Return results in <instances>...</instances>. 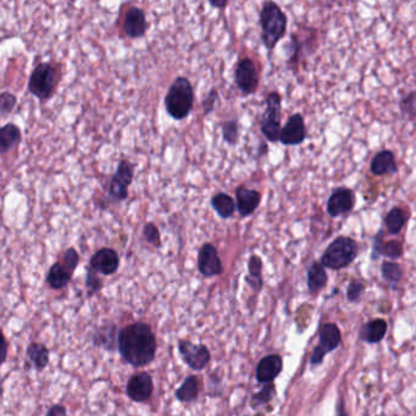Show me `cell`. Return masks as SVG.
Returning <instances> with one entry per match:
<instances>
[{
    "mask_svg": "<svg viewBox=\"0 0 416 416\" xmlns=\"http://www.w3.org/2000/svg\"><path fill=\"white\" fill-rule=\"evenodd\" d=\"M263 260L258 255H251L248 260V276L246 282L255 292L261 291L263 288Z\"/></svg>",
    "mask_w": 416,
    "mask_h": 416,
    "instance_id": "obj_27",
    "label": "cell"
},
{
    "mask_svg": "<svg viewBox=\"0 0 416 416\" xmlns=\"http://www.w3.org/2000/svg\"><path fill=\"white\" fill-rule=\"evenodd\" d=\"M409 216L407 213L403 210L399 206H394L391 210L385 215L384 218V225L389 234H399L402 232L403 228L405 227Z\"/></svg>",
    "mask_w": 416,
    "mask_h": 416,
    "instance_id": "obj_24",
    "label": "cell"
},
{
    "mask_svg": "<svg viewBox=\"0 0 416 416\" xmlns=\"http://www.w3.org/2000/svg\"><path fill=\"white\" fill-rule=\"evenodd\" d=\"M261 40L268 52H273L278 42L286 35L288 18L280 5L266 1L259 13Z\"/></svg>",
    "mask_w": 416,
    "mask_h": 416,
    "instance_id": "obj_3",
    "label": "cell"
},
{
    "mask_svg": "<svg viewBox=\"0 0 416 416\" xmlns=\"http://www.w3.org/2000/svg\"><path fill=\"white\" fill-rule=\"evenodd\" d=\"M21 142V130L15 124L0 127V154L10 152Z\"/></svg>",
    "mask_w": 416,
    "mask_h": 416,
    "instance_id": "obj_25",
    "label": "cell"
},
{
    "mask_svg": "<svg viewBox=\"0 0 416 416\" xmlns=\"http://www.w3.org/2000/svg\"><path fill=\"white\" fill-rule=\"evenodd\" d=\"M80 263V255L77 253L75 248H69L65 253H64L63 264L66 266L70 271L75 273L77 265Z\"/></svg>",
    "mask_w": 416,
    "mask_h": 416,
    "instance_id": "obj_39",
    "label": "cell"
},
{
    "mask_svg": "<svg viewBox=\"0 0 416 416\" xmlns=\"http://www.w3.org/2000/svg\"><path fill=\"white\" fill-rule=\"evenodd\" d=\"M179 353L193 370H201L210 362V352L206 345H194L189 340H179Z\"/></svg>",
    "mask_w": 416,
    "mask_h": 416,
    "instance_id": "obj_13",
    "label": "cell"
},
{
    "mask_svg": "<svg viewBox=\"0 0 416 416\" xmlns=\"http://www.w3.org/2000/svg\"><path fill=\"white\" fill-rule=\"evenodd\" d=\"M364 288H365V286L360 281L353 280V281L350 282L348 291H347V298H348L349 302H357V300L360 299Z\"/></svg>",
    "mask_w": 416,
    "mask_h": 416,
    "instance_id": "obj_40",
    "label": "cell"
},
{
    "mask_svg": "<svg viewBox=\"0 0 416 416\" xmlns=\"http://www.w3.org/2000/svg\"><path fill=\"white\" fill-rule=\"evenodd\" d=\"M236 210L242 219H246L248 216L254 214L261 203V193L253 188H248L244 184H239L236 191Z\"/></svg>",
    "mask_w": 416,
    "mask_h": 416,
    "instance_id": "obj_14",
    "label": "cell"
},
{
    "mask_svg": "<svg viewBox=\"0 0 416 416\" xmlns=\"http://www.w3.org/2000/svg\"><path fill=\"white\" fill-rule=\"evenodd\" d=\"M283 362L278 354L266 355L260 360L256 367V380L260 384H271L282 372Z\"/></svg>",
    "mask_w": 416,
    "mask_h": 416,
    "instance_id": "obj_19",
    "label": "cell"
},
{
    "mask_svg": "<svg viewBox=\"0 0 416 416\" xmlns=\"http://www.w3.org/2000/svg\"><path fill=\"white\" fill-rule=\"evenodd\" d=\"M143 237L145 241L155 248L161 246V236L157 225L153 222H148L143 228Z\"/></svg>",
    "mask_w": 416,
    "mask_h": 416,
    "instance_id": "obj_35",
    "label": "cell"
},
{
    "mask_svg": "<svg viewBox=\"0 0 416 416\" xmlns=\"http://www.w3.org/2000/svg\"><path fill=\"white\" fill-rule=\"evenodd\" d=\"M72 273L63 263L58 261L50 266L47 282L53 290H63L71 281Z\"/></svg>",
    "mask_w": 416,
    "mask_h": 416,
    "instance_id": "obj_23",
    "label": "cell"
},
{
    "mask_svg": "<svg viewBox=\"0 0 416 416\" xmlns=\"http://www.w3.org/2000/svg\"><path fill=\"white\" fill-rule=\"evenodd\" d=\"M355 194L350 188L338 187L327 199V214L330 215L332 219L349 215L355 208Z\"/></svg>",
    "mask_w": 416,
    "mask_h": 416,
    "instance_id": "obj_10",
    "label": "cell"
},
{
    "mask_svg": "<svg viewBox=\"0 0 416 416\" xmlns=\"http://www.w3.org/2000/svg\"><path fill=\"white\" fill-rule=\"evenodd\" d=\"M381 273L386 282H388L389 285L393 287L397 286L403 278L402 266L396 261H389V260L384 261L381 266Z\"/></svg>",
    "mask_w": 416,
    "mask_h": 416,
    "instance_id": "obj_31",
    "label": "cell"
},
{
    "mask_svg": "<svg viewBox=\"0 0 416 416\" xmlns=\"http://www.w3.org/2000/svg\"><path fill=\"white\" fill-rule=\"evenodd\" d=\"M222 138L228 145H236L239 141L238 120H227L222 124Z\"/></svg>",
    "mask_w": 416,
    "mask_h": 416,
    "instance_id": "obj_32",
    "label": "cell"
},
{
    "mask_svg": "<svg viewBox=\"0 0 416 416\" xmlns=\"http://www.w3.org/2000/svg\"><path fill=\"white\" fill-rule=\"evenodd\" d=\"M148 23L145 13L141 8L132 6L127 10L124 18V32L130 38H141L147 33Z\"/></svg>",
    "mask_w": 416,
    "mask_h": 416,
    "instance_id": "obj_17",
    "label": "cell"
},
{
    "mask_svg": "<svg viewBox=\"0 0 416 416\" xmlns=\"http://www.w3.org/2000/svg\"><path fill=\"white\" fill-rule=\"evenodd\" d=\"M6 355H8V342L4 333L0 331V365L6 360Z\"/></svg>",
    "mask_w": 416,
    "mask_h": 416,
    "instance_id": "obj_41",
    "label": "cell"
},
{
    "mask_svg": "<svg viewBox=\"0 0 416 416\" xmlns=\"http://www.w3.org/2000/svg\"><path fill=\"white\" fill-rule=\"evenodd\" d=\"M259 72L251 58H242L234 67V83L244 95L254 94L259 87Z\"/></svg>",
    "mask_w": 416,
    "mask_h": 416,
    "instance_id": "obj_7",
    "label": "cell"
},
{
    "mask_svg": "<svg viewBox=\"0 0 416 416\" xmlns=\"http://www.w3.org/2000/svg\"><path fill=\"white\" fill-rule=\"evenodd\" d=\"M85 286L88 290V295H93L102 290L103 281H102V278H99L98 273H94L93 270L90 268L87 273V278H85Z\"/></svg>",
    "mask_w": 416,
    "mask_h": 416,
    "instance_id": "obj_37",
    "label": "cell"
},
{
    "mask_svg": "<svg viewBox=\"0 0 416 416\" xmlns=\"http://www.w3.org/2000/svg\"><path fill=\"white\" fill-rule=\"evenodd\" d=\"M134 176V165L129 160H121L115 174L109 184V194L112 199L122 201L129 197L130 187Z\"/></svg>",
    "mask_w": 416,
    "mask_h": 416,
    "instance_id": "obj_8",
    "label": "cell"
},
{
    "mask_svg": "<svg viewBox=\"0 0 416 416\" xmlns=\"http://www.w3.org/2000/svg\"><path fill=\"white\" fill-rule=\"evenodd\" d=\"M265 104H266V109H265L263 117L260 120V131L268 142L275 143V142H278V139H280V132L282 129L281 94L278 92L268 93Z\"/></svg>",
    "mask_w": 416,
    "mask_h": 416,
    "instance_id": "obj_6",
    "label": "cell"
},
{
    "mask_svg": "<svg viewBox=\"0 0 416 416\" xmlns=\"http://www.w3.org/2000/svg\"><path fill=\"white\" fill-rule=\"evenodd\" d=\"M307 139V127H305L304 117L299 112H295L288 117L285 126L280 132V142L283 145H300Z\"/></svg>",
    "mask_w": 416,
    "mask_h": 416,
    "instance_id": "obj_12",
    "label": "cell"
},
{
    "mask_svg": "<svg viewBox=\"0 0 416 416\" xmlns=\"http://www.w3.org/2000/svg\"><path fill=\"white\" fill-rule=\"evenodd\" d=\"M198 270L204 278H214L224 273V264L213 243H204L198 251Z\"/></svg>",
    "mask_w": 416,
    "mask_h": 416,
    "instance_id": "obj_11",
    "label": "cell"
},
{
    "mask_svg": "<svg viewBox=\"0 0 416 416\" xmlns=\"http://www.w3.org/2000/svg\"><path fill=\"white\" fill-rule=\"evenodd\" d=\"M196 93L192 82L187 77H176L165 95L166 112L176 121L184 120L194 109Z\"/></svg>",
    "mask_w": 416,
    "mask_h": 416,
    "instance_id": "obj_2",
    "label": "cell"
},
{
    "mask_svg": "<svg viewBox=\"0 0 416 416\" xmlns=\"http://www.w3.org/2000/svg\"><path fill=\"white\" fill-rule=\"evenodd\" d=\"M384 230L376 233L372 244V259H377L379 256H387L388 259H399L403 255V244L397 239L385 242L384 239Z\"/></svg>",
    "mask_w": 416,
    "mask_h": 416,
    "instance_id": "obj_18",
    "label": "cell"
},
{
    "mask_svg": "<svg viewBox=\"0 0 416 416\" xmlns=\"http://www.w3.org/2000/svg\"><path fill=\"white\" fill-rule=\"evenodd\" d=\"M275 394H276V389H275L273 382L271 384H266V386H264V388L251 397V407L255 409V408L260 407V405H264V404L270 402L273 398Z\"/></svg>",
    "mask_w": 416,
    "mask_h": 416,
    "instance_id": "obj_33",
    "label": "cell"
},
{
    "mask_svg": "<svg viewBox=\"0 0 416 416\" xmlns=\"http://www.w3.org/2000/svg\"><path fill=\"white\" fill-rule=\"evenodd\" d=\"M219 102V90L216 88H211L206 98L203 99V110H204V115H209L214 112L216 104Z\"/></svg>",
    "mask_w": 416,
    "mask_h": 416,
    "instance_id": "obj_38",
    "label": "cell"
},
{
    "mask_svg": "<svg viewBox=\"0 0 416 416\" xmlns=\"http://www.w3.org/2000/svg\"><path fill=\"white\" fill-rule=\"evenodd\" d=\"M308 288L311 293L321 291L323 287L326 286L328 278H327L326 270L319 261H313L308 268Z\"/></svg>",
    "mask_w": 416,
    "mask_h": 416,
    "instance_id": "obj_26",
    "label": "cell"
},
{
    "mask_svg": "<svg viewBox=\"0 0 416 416\" xmlns=\"http://www.w3.org/2000/svg\"><path fill=\"white\" fill-rule=\"evenodd\" d=\"M115 335H117L115 325L109 323L107 326L100 327L94 335V345L105 347V348L112 350L114 342H115Z\"/></svg>",
    "mask_w": 416,
    "mask_h": 416,
    "instance_id": "obj_30",
    "label": "cell"
},
{
    "mask_svg": "<svg viewBox=\"0 0 416 416\" xmlns=\"http://www.w3.org/2000/svg\"><path fill=\"white\" fill-rule=\"evenodd\" d=\"M358 242L347 236H338L328 244L321 256L320 264L330 270H342L357 259Z\"/></svg>",
    "mask_w": 416,
    "mask_h": 416,
    "instance_id": "obj_4",
    "label": "cell"
},
{
    "mask_svg": "<svg viewBox=\"0 0 416 416\" xmlns=\"http://www.w3.org/2000/svg\"><path fill=\"white\" fill-rule=\"evenodd\" d=\"M370 171L374 176H392L398 172L396 155L392 150L384 149L372 158Z\"/></svg>",
    "mask_w": 416,
    "mask_h": 416,
    "instance_id": "obj_20",
    "label": "cell"
},
{
    "mask_svg": "<svg viewBox=\"0 0 416 416\" xmlns=\"http://www.w3.org/2000/svg\"><path fill=\"white\" fill-rule=\"evenodd\" d=\"M210 206L220 219L222 220L231 219L236 211L234 199L225 192L216 193L211 198Z\"/></svg>",
    "mask_w": 416,
    "mask_h": 416,
    "instance_id": "obj_22",
    "label": "cell"
},
{
    "mask_svg": "<svg viewBox=\"0 0 416 416\" xmlns=\"http://www.w3.org/2000/svg\"><path fill=\"white\" fill-rule=\"evenodd\" d=\"M340 330L335 323H323L320 328V345L314 349L311 354V365H320L325 355L340 345Z\"/></svg>",
    "mask_w": 416,
    "mask_h": 416,
    "instance_id": "obj_9",
    "label": "cell"
},
{
    "mask_svg": "<svg viewBox=\"0 0 416 416\" xmlns=\"http://www.w3.org/2000/svg\"><path fill=\"white\" fill-rule=\"evenodd\" d=\"M117 345L121 357L134 367L150 364L157 353L155 335L144 322H134L122 328L117 337Z\"/></svg>",
    "mask_w": 416,
    "mask_h": 416,
    "instance_id": "obj_1",
    "label": "cell"
},
{
    "mask_svg": "<svg viewBox=\"0 0 416 416\" xmlns=\"http://www.w3.org/2000/svg\"><path fill=\"white\" fill-rule=\"evenodd\" d=\"M199 393V381L196 376H188L187 379L184 381L182 386L176 391V398L179 402H192L197 399Z\"/></svg>",
    "mask_w": 416,
    "mask_h": 416,
    "instance_id": "obj_29",
    "label": "cell"
},
{
    "mask_svg": "<svg viewBox=\"0 0 416 416\" xmlns=\"http://www.w3.org/2000/svg\"><path fill=\"white\" fill-rule=\"evenodd\" d=\"M209 4H210V6H213V8H215V9L222 10L227 6L228 1L227 0H210Z\"/></svg>",
    "mask_w": 416,
    "mask_h": 416,
    "instance_id": "obj_43",
    "label": "cell"
},
{
    "mask_svg": "<svg viewBox=\"0 0 416 416\" xmlns=\"http://www.w3.org/2000/svg\"><path fill=\"white\" fill-rule=\"evenodd\" d=\"M59 83V71L50 63H40L32 71L28 90L40 100H48Z\"/></svg>",
    "mask_w": 416,
    "mask_h": 416,
    "instance_id": "obj_5",
    "label": "cell"
},
{
    "mask_svg": "<svg viewBox=\"0 0 416 416\" xmlns=\"http://www.w3.org/2000/svg\"><path fill=\"white\" fill-rule=\"evenodd\" d=\"M120 266V256L112 248H102L90 258V268L94 273L109 276L117 273Z\"/></svg>",
    "mask_w": 416,
    "mask_h": 416,
    "instance_id": "obj_15",
    "label": "cell"
},
{
    "mask_svg": "<svg viewBox=\"0 0 416 416\" xmlns=\"http://www.w3.org/2000/svg\"><path fill=\"white\" fill-rule=\"evenodd\" d=\"M386 332H387V323L382 319L372 320L367 322L360 328L359 335L364 342L367 343H379L385 338Z\"/></svg>",
    "mask_w": 416,
    "mask_h": 416,
    "instance_id": "obj_21",
    "label": "cell"
},
{
    "mask_svg": "<svg viewBox=\"0 0 416 416\" xmlns=\"http://www.w3.org/2000/svg\"><path fill=\"white\" fill-rule=\"evenodd\" d=\"M399 107H400L403 117L409 121H414L415 119V92L414 90L400 99Z\"/></svg>",
    "mask_w": 416,
    "mask_h": 416,
    "instance_id": "obj_34",
    "label": "cell"
},
{
    "mask_svg": "<svg viewBox=\"0 0 416 416\" xmlns=\"http://www.w3.org/2000/svg\"><path fill=\"white\" fill-rule=\"evenodd\" d=\"M47 416H67L66 408L61 404H55L48 410Z\"/></svg>",
    "mask_w": 416,
    "mask_h": 416,
    "instance_id": "obj_42",
    "label": "cell"
},
{
    "mask_svg": "<svg viewBox=\"0 0 416 416\" xmlns=\"http://www.w3.org/2000/svg\"><path fill=\"white\" fill-rule=\"evenodd\" d=\"M18 104V98L10 92L0 93V114L6 115L13 112V107Z\"/></svg>",
    "mask_w": 416,
    "mask_h": 416,
    "instance_id": "obj_36",
    "label": "cell"
},
{
    "mask_svg": "<svg viewBox=\"0 0 416 416\" xmlns=\"http://www.w3.org/2000/svg\"><path fill=\"white\" fill-rule=\"evenodd\" d=\"M27 357L37 370H44L49 364V350L42 343H31L27 348Z\"/></svg>",
    "mask_w": 416,
    "mask_h": 416,
    "instance_id": "obj_28",
    "label": "cell"
},
{
    "mask_svg": "<svg viewBox=\"0 0 416 416\" xmlns=\"http://www.w3.org/2000/svg\"><path fill=\"white\" fill-rule=\"evenodd\" d=\"M153 389L152 376L148 372H139L132 376L127 382L126 393L133 402L143 403L152 397Z\"/></svg>",
    "mask_w": 416,
    "mask_h": 416,
    "instance_id": "obj_16",
    "label": "cell"
}]
</instances>
